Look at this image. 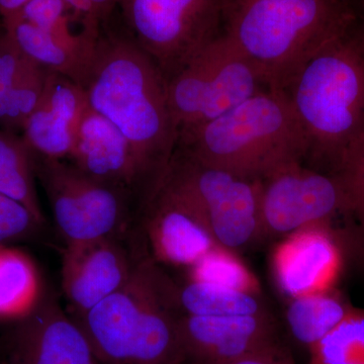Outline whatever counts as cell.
Returning a JSON list of instances; mask_svg holds the SVG:
<instances>
[{
	"mask_svg": "<svg viewBox=\"0 0 364 364\" xmlns=\"http://www.w3.org/2000/svg\"><path fill=\"white\" fill-rule=\"evenodd\" d=\"M188 279L210 282L244 291H258V284L235 252L218 248L195 267L189 268Z\"/></svg>",
	"mask_w": 364,
	"mask_h": 364,
	"instance_id": "25",
	"label": "cell"
},
{
	"mask_svg": "<svg viewBox=\"0 0 364 364\" xmlns=\"http://www.w3.org/2000/svg\"><path fill=\"white\" fill-rule=\"evenodd\" d=\"M177 327L184 363H229L254 354L282 351L270 314L221 317L179 315Z\"/></svg>",
	"mask_w": 364,
	"mask_h": 364,
	"instance_id": "14",
	"label": "cell"
},
{
	"mask_svg": "<svg viewBox=\"0 0 364 364\" xmlns=\"http://www.w3.org/2000/svg\"><path fill=\"white\" fill-rule=\"evenodd\" d=\"M6 364H100L80 325L53 294H43L4 339Z\"/></svg>",
	"mask_w": 364,
	"mask_h": 364,
	"instance_id": "13",
	"label": "cell"
},
{
	"mask_svg": "<svg viewBox=\"0 0 364 364\" xmlns=\"http://www.w3.org/2000/svg\"><path fill=\"white\" fill-rule=\"evenodd\" d=\"M173 280L147 254L123 287L74 318L100 364H183Z\"/></svg>",
	"mask_w": 364,
	"mask_h": 364,
	"instance_id": "4",
	"label": "cell"
},
{
	"mask_svg": "<svg viewBox=\"0 0 364 364\" xmlns=\"http://www.w3.org/2000/svg\"><path fill=\"white\" fill-rule=\"evenodd\" d=\"M33 158L65 245L138 231L141 207L130 191L97 181L65 159Z\"/></svg>",
	"mask_w": 364,
	"mask_h": 364,
	"instance_id": "6",
	"label": "cell"
},
{
	"mask_svg": "<svg viewBox=\"0 0 364 364\" xmlns=\"http://www.w3.org/2000/svg\"><path fill=\"white\" fill-rule=\"evenodd\" d=\"M64 1H65L78 16H82V18L90 21V23L98 26V21H100V20H98L90 0H64Z\"/></svg>",
	"mask_w": 364,
	"mask_h": 364,
	"instance_id": "29",
	"label": "cell"
},
{
	"mask_svg": "<svg viewBox=\"0 0 364 364\" xmlns=\"http://www.w3.org/2000/svg\"><path fill=\"white\" fill-rule=\"evenodd\" d=\"M133 40L171 80L220 35L221 0H119Z\"/></svg>",
	"mask_w": 364,
	"mask_h": 364,
	"instance_id": "9",
	"label": "cell"
},
{
	"mask_svg": "<svg viewBox=\"0 0 364 364\" xmlns=\"http://www.w3.org/2000/svg\"><path fill=\"white\" fill-rule=\"evenodd\" d=\"M43 294L33 261L16 249L0 246V318L23 317Z\"/></svg>",
	"mask_w": 364,
	"mask_h": 364,
	"instance_id": "23",
	"label": "cell"
},
{
	"mask_svg": "<svg viewBox=\"0 0 364 364\" xmlns=\"http://www.w3.org/2000/svg\"><path fill=\"white\" fill-rule=\"evenodd\" d=\"M268 87L252 60L220 33L167 83V95L179 134L217 119Z\"/></svg>",
	"mask_w": 364,
	"mask_h": 364,
	"instance_id": "7",
	"label": "cell"
},
{
	"mask_svg": "<svg viewBox=\"0 0 364 364\" xmlns=\"http://www.w3.org/2000/svg\"><path fill=\"white\" fill-rule=\"evenodd\" d=\"M30 0H0V14L4 18L14 16L26 6Z\"/></svg>",
	"mask_w": 364,
	"mask_h": 364,
	"instance_id": "30",
	"label": "cell"
},
{
	"mask_svg": "<svg viewBox=\"0 0 364 364\" xmlns=\"http://www.w3.org/2000/svg\"><path fill=\"white\" fill-rule=\"evenodd\" d=\"M67 159L93 178L130 191L141 208L147 200V188L131 144L114 124L90 105Z\"/></svg>",
	"mask_w": 364,
	"mask_h": 364,
	"instance_id": "15",
	"label": "cell"
},
{
	"mask_svg": "<svg viewBox=\"0 0 364 364\" xmlns=\"http://www.w3.org/2000/svg\"><path fill=\"white\" fill-rule=\"evenodd\" d=\"M139 226L158 264L189 269L221 248L188 196L165 174L141 208Z\"/></svg>",
	"mask_w": 364,
	"mask_h": 364,
	"instance_id": "12",
	"label": "cell"
},
{
	"mask_svg": "<svg viewBox=\"0 0 364 364\" xmlns=\"http://www.w3.org/2000/svg\"><path fill=\"white\" fill-rule=\"evenodd\" d=\"M82 87L91 109L131 144L149 198L178 140L162 72L133 40L100 37Z\"/></svg>",
	"mask_w": 364,
	"mask_h": 364,
	"instance_id": "1",
	"label": "cell"
},
{
	"mask_svg": "<svg viewBox=\"0 0 364 364\" xmlns=\"http://www.w3.org/2000/svg\"><path fill=\"white\" fill-rule=\"evenodd\" d=\"M224 33L282 90L299 67L350 32V0H221Z\"/></svg>",
	"mask_w": 364,
	"mask_h": 364,
	"instance_id": "3",
	"label": "cell"
},
{
	"mask_svg": "<svg viewBox=\"0 0 364 364\" xmlns=\"http://www.w3.org/2000/svg\"><path fill=\"white\" fill-rule=\"evenodd\" d=\"M346 191L349 215L355 219L364 244V133L346 153L334 172Z\"/></svg>",
	"mask_w": 364,
	"mask_h": 364,
	"instance_id": "27",
	"label": "cell"
},
{
	"mask_svg": "<svg viewBox=\"0 0 364 364\" xmlns=\"http://www.w3.org/2000/svg\"><path fill=\"white\" fill-rule=\"evenodd\" d=\"M176 150L239 176L263 179L304 162L306 144L284 90L268 87L208 123L179 132Z\"/></svg>",
	"mask_w": 364,
	"mask_h": 364,
	"instance_id": "5",
	"label": "cell"
},
{
	"mask_svg": "<svg viewBox=\"0 0 364 364\" xmlns=\"http://www.w3.org/2000/svg\"><path fill=\"white\" fill-rule=\"evenodd\" d=\"M49 73L23 54L6 31L0 33V126L23 129L39 104Z\"/></svg>",
	"mask_w": 364,
	"mask_h": 364,
	"instance_id": "19",
	"label": "cell"
},
{
	"mask_svg": "<svg viewBox=\"0 0 364 364\" xmlns=\"http://www.w3.org/2000/svg\"><path fill=\"white\" fill-rule=\"evenodd\" d=\"M356 31H358L359 37H360L361 41H363V45H364V23L363 26H361L360 28H356Z\"/></svg>",
	"mask_w": 364,
	"mask_h": 364,
	"instance_id": "32",
	"label": "cell"
},
{
	"mask_svg": "<svg viewBox=\"0 0 364 364\" xmlns=\"http://www.w3.org/2000/svg\"><path fill=\"white\" fill-rule=\"evenodd\" d=\"M355 306L332 287L291 298L287 328L293 338L310 350L344 320Z\"/></svg>",
	"mask_w": 364,
	"mask_h": 364,
	"instance_id": "21",
	"label": "cell"
},
{
	"mask_svg": "<svg viewBox=\"0 0 364 364\" xmlns=\"http://www.w3.org/2000/svg\"><path fill=\"white\" fill-rule=\"evenodd\" d=\"M184 364H293L291 359L287 358L284 350L272 352V353L254 354V355L246 356V358L237 359V360L229 361L223 363H188Z\"/></svg>",
	"mask_w": 364,
	"mask_h": 364,
	"instance_id": "28",
	"label": "cell"
},
{
	"mask_svg": "<svg viewBox=\"0 0 364 364\" xmlns=\"http://www.w3.org/2000/svg\"><path fill=\"white\" fill-rule=\"evenodd\" d=\"M273 257L275 279L291 298L330 289L338 272L342 251L329 226L301 230L284 238Z\"/></svg>",
	"mask_w": 364,
	"mask_h": 364,
	"instance_id": "17",
	"label": "cell"
},
{
	"mask_svg": "<svg viewBox=\"0 0 364 364\" xmlns=\"http://www.w3.org/2000/svg\"><path fill=\"white\" fill-rule=\"evenodd\" d=\"M87 107V95L82 86L50 72L39 104L23 127V138L33 154L67 159Z\"/></svg>",
	"mask_w": 364,
	"mask_h": 364,
	"instance_id": "16",
	"label": "cell"
},
{
	"mask_svg": "<svg viewBox=\"0 0 364 364\" xmlns=\"http://www.w3.org/2000/svg\"><path fill=\"white\" fill-rule=\"evenodd\" d=\"M282 90L303 132L304 161L334 173L364 133V45L356 26L306 60Z\"/></svg>",
	"mask_w": 364,
	"mask_h": 364,
	"instance_id": "2",
	"label": "cell"
},
{
	"mask_svg": "<svg viewBox=\"0 0 364 364\" xmlns=\"http://www.w3.org/2000/svg\"><path fill=\"white\" fill-rule=\"evenodd\" d=\"M1 364H6V363H1Z\"/></svg>",
	"mask_w": 364,
	"mask_h": 364,
	"instance_id": "33",
	"label": "cell"
},
{
	"mask_svg": "<svg viewBox=\"0 0 364 364\" xmlns=\"http://www.w3.org/2000/svg\"><path fill=\"white\" fill-rule=\"evenodd\" d=\"M172 294L179 315L221 317L269 314L256 291L188 279L182 284L174 282Z\"/></svg>",
	"mask_w": 364,
	"mask_h": 364,
	"instance_id": "20",
	"label": "cell"
},
{
	"mask_svg": "<svg viewBox=\"0 0 364 364\" xmlns=\"http://www.w3.org/2000/svg\"><path fill=\"white\" fill-rule=\"evenodd\" d=\"M260 213L262 238H286L349 215L348 198L336 173L294 162L261 179Z\"/></svg>",
	"mask_w": 364,
	"mask_h": 364,
	"instance_id": "10",
	"label": "cell"
},
{
	"mask_svg": "<svg viewBox=\"0 0 364 364\" xmlns=\"http://www.w3.org/2000/svg\"><path fill=\"white\" fill-rule=\"evenodd\" d=\"M165 176L188 196L218 245L236 252L262 239L261 179L174 151Z\"/></svg>",
	"mask_w": 364,
	"mask_h": 364,
	"instance_id": "8",
	"label": "cell"
},
{
	"mask_svg": "<svg viewBox=\"0 0 364 364\" xmlns=\"http://www.w3.org/2000/svg\"><path fill=\"white\" fill-rule=\"evenodd\" d=\"M46 223L41 222L23 203L0 193V246L42 240Z\"/></svg>",
	"mask_w": 364,
	"mask_h": 364,
	"instance_id": "26",
	"label": "cell"
},
{
	"mask_svg": "<svg viewBox=\"0 0 364 364\" xmlns=\"http://www.w3.org/2000/svg\"><path fill=\"white\" fill-rule=\"evenodd\" d=\"M308 364H364V310L354 308L310 349Z\"/></svg>",
	"mask_w": 364,
	"mask_h": 364,
	"instance_id": "24",
	"label": "cell"
},
{
	"mask_svg": "<svg viewBox=\"0 0 364 364\" xmlns=\"http://www.w3.org/2000/svg\"><path fill=\"white\" fill-rule=\"evenodd\" d=\"M119 0H90L91 6L95 9L98 20H102L107 16L114 6L119 4Z\"/></svg>",
	"mask_w": 364,
	"mask_h": 364,
	"instance_id": "31",
	"label": "cell"
},
{
	"mask_svg": "<svg viewBox=\"0 0 364 364\" xmlns=\"http://www.w3.org/2000/svg\"><path fill=\"white\" fill-rule=\"evenodd\" d=\"M35 158L25 139L0 130V193L23 203L46 223L36 188Z\"/></svg>",
	"mask_w": 364,
	"mask_h": 364,
	"instance_id": "22",
	"label": "cell"
},
{
	"mask_svg": "<svg viewBox=\"0 0 364 364\" xmlns=\"http://www.w3.org/2000/svg\"><path fill=\"white\" fill-rule=\"evenodd\" d=\"M4 28L28 58L82 86L97 49L98 33L72 32L68 14L51 31L43 30L18 14L4 18Z\"/></svg>",
	"mask_w": 364,
	"mask_h": 364,
	"instance_id": "18",
	"label": "cell"
},
{
	"mask_svg": "<svg viewBox=\"0 0 364 364\" xmlns=\"http://www.w3.org/2000/svg\"><path fill=\"white\" fill-rule=\"evenodd\" d=\"M147 254L140 229L65 245L61 284L72 318L81 317L123 287Z\"/></svg>",
	"mask_w": 364,
	"mask_h": 364,
	"instance_id": "11",
	"label": "cell"
}]
</instances>
